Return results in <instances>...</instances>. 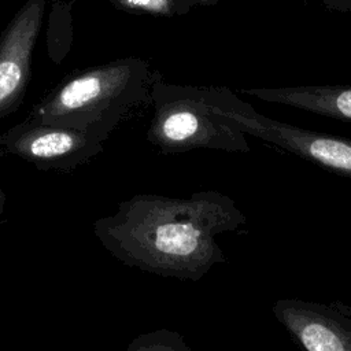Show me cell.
I'll use <instances>...</instances> for the list:
<instances>
[{
	"label": "cell",
	"mask_w": 351,
	"mask_h": 351,
	"mask_svg": "<svg viewBox=\"0 0 351 351\" xmlns=\"http://www.w3.org/2000/svg\"><path fill=\"white\" fill-rule=\"evenodd\" d=\"M247 222L236 202L218 191L188 197L136 193L93 222L100 244L129 267L181 281H199L226 256L217 237Z\"/></svg>",
	"instance_id": "6da1fadb"
},
{
	"label": "cell",
	"mask_w": 351,
	"mask_h": 351,
	"mask_svg": "<svg viewBox=\"0 0 351 351\" xmlns=\"http://www.w3.org/2000/svg\"><path fill=\"white\" fill-rule=\"evenodd\" d=\"M329 8L337 11H351V0H322Z\"/></svg>",
	"instance_id": "7c38bea8"
},
{
	"label": "cell",
	"mask_w": 351,
	"mask_h": 351,
	"mask_svg": "<svg viewBox=\"0 0 351 351\" xmlns=\"http://www.w3.org/2000/svg\"><path fill=\"white\" fill-rule=\"evenodd\" d=\"M44 14L45 0H26L0 33V119L23 101Z\"/></svg>",
	"instance_id": "52a82bcc"
},
{
	"label": "cell",
	"mask_w": 351,
	"mask_h": 351,
	"mask_svg": "<svg viewBox=\"0 0 351 351\" xmlns=\"http://www.w3.org/2000/svg\"><path fill=\"white\" fill-rule=\"evenodd\" d=\"M207 93L214 112L243 133L274 144L351 181V140L267 118L229 88L207 86Z\"/></svg>",
	"instance_id": "277c9868"
},
{
	"label": "cell",
	"mask_w": 351,
	"mask_h": 351,
	"mask_svg": "<svg viewBox=\"0 0 351 351\" xmlns=\"http://www.w3.org/2000/svg\"><path fill=\"white\" fill-rule=\"evenodd\" d=\"M106 140L90 132L25 119L0 134V151L44 171H71L103 151Z\"/></svg>",
	"instance_id": "5b68a950"
},
{
	"label": "cell",
	"mask_w": 351,
	"mask_h": 351,
	"mask_svg": "<svg viewBox=\"0 0 351 351\" xmlns=\"http://www.w3.org/2000/svg\"><path fill=\"white\" fill-rule=\"evenodd\" d=\"M4 202H5V195H4V191H3V188L0 185V215H1L3 208H4Z\"/></svg>",
	"instance_id": "4fadbf2b"
},
{
	"label": "cell",
	"mask_w": 351,
	"mask_h": 351,
	"mask_svg": "<svg viewBox=\"0 0 351 351\" xmlns=\"http://www.w3.org/2000/svg\"><path fill=\"white\" fill-rule=\"evenodd\" d=\"M271 311L302 351H351L350 304L282 298Z\"/></svg>",
	"instance_id": "8992f818"
},
{
	"label": "cell",
	"mask_w": 351,
	"mask_h": 351,
	"mask_svg": "<svg viewBox=\"0 0 351 351\" xmlns=\"http://www.w3.org/2000/svg\"><path fill=\"white\" fill-rule=\"evenodd\" d=\"M125 5L136 10H143L148 12H165L170 11L174 5L173 0H119Z\"/></svg>",
	"instance_id": "8fae6325"
},
{
	"label": "cell",
	"mask_w": 351,
	"mask_h": 351,
	"mask_svg": "<svg viewBox=\"0 0 351 351\" xmlns=\"http://www.w3.org/2000/svg\"><path fill=\"white\" fill-rule=\"evenodd\" d=\"M149 101L154 107L147 140L162 154L193 149L248 152L247 134L214 112L207 86L165 82L155 74Z\"/></svg>",
	"instance_id": "3957f363"
},
{
	"label": "cell",
	"mask_w": 351,
	"mask_h": 351,
	"mask_svg": "<svg viewBox=\"0 0 351 351\" xmlns=\"http://www.w3.org/2000/svg\"><path fill=\"white\" fill-rule=\"evenodd\" d=\"M154 77L148 63L134 56L99 64L60 82L27 118L107 140L130 111L149 100Z\"/></svg>",
	"instance_id": "7a4b0ae2"
},
{
	"label": "cell",
	"mask_w": 351,
	"mask_h": 351,
	"mask_svg": "<svg viewBox=\"0 0 351 351\" xmlns=\"http://www.w3.org/2000/svg\"><path fill=\"white\" fill-rule=\"evenodd\" d=\"M173 1H174V4H177L178 0H173ZM188 1H192V4H196V3H204L207 0H188ZM211 1H215V0H211Z\"/></svg>",
	"instance_id": "5bb4252c"
},
{
	"label": "cell",
	"mask_w": 351,
	"mask_h": 351,
	"mask_svg": "<svg viewBox=\"0 0 351 351\" xmlns=\"http://www.w3.org/2000/svg\"><path fill=\"white\" fill-rule=\"evenodd\" d=\"M126 351H192V348L180 332L162 328L136 336Z\"/></svg>",
	"instance_id": "30bf717a"
},
{
	"label": "cell",
	"mask_w": 351,
	"mask_h": 351,
	"mask_svg": "<svg viewBox=\"0 0 351 351\" xmlns=\"http://www.w3.org/2000/svg\"><path fill=\"white\" fill-rule=\"evenodd\" d=\"M74 0H53L47 25V52L55 64H60L70 51L73 40L71 5Z\"/></svg>",
	"instance_id": "9c48e42d"
},
{
	"label": "cell",
	"mask_w": 351,
	"mask_h": 351,
	"mask_svg": "<svg viewBox=\"0 0 351 351\" xmlns=\"http://www.w3.org/2000/svg\"><path fill=\"white\" fill-rule=\"evenodd\" d=\"M241 93L263 101L351 122V86L347 85L250 88L241 89Z\"/></svg>",
	"instance_id": "ba28073f"
}]
</instances>
